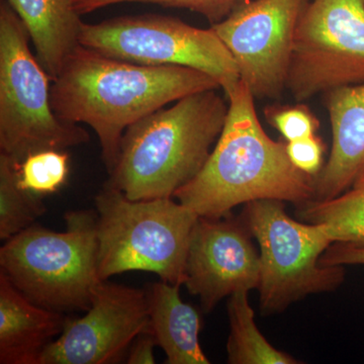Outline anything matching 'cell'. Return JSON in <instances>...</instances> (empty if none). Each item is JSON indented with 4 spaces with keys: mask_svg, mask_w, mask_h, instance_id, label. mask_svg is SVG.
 <instances>
[{
    "mask_svg": "<svg viewBox=\"0 0 364 364\" xmlns=\"http://www.w3.org/2000/svg\"><path fill=\"white\" fill-rule=\"evenodd\" d=\"M332 128L327 164L316 176L315 200H330L350 189L364 171V83L325 93Z\"/></svg>",
    "mask_w": 364,
    "mask_h": 364,
    "instance_id": "13",
    "label": "cell"
},
{
    "mask_svg": "<svg viewBox=\"0 0 364 364\" xmlns=\"http://www.w3.org/2000/svg\"><path fill=\"white\" fill-rule=\"evenodd\" d=\"M179 289L161 280L146 291L148 331L164 351L167 364H210L200 346L202 318L193 306L182 301Z\"/></svg>",
    "mask_w": 364,
    "mask_h": 364,
    "instance_id": "15",
    "label": "cell"
},
{
    "mask_svg": "<svg viewBox=\"0 0 364 364\" xmlns=\"http://www.w3.org/2000/svg\"><path fill=\"white\" fill-rule=\"evenodd\" d=\"M229 109L205 166L173 198L198 217L223 219L237 205L260 200L301 205L316 198V177L296 168L287 143L263 130L255 97L239 80L227 90Z\"/></svg>",
    "mask_w": 364,
    "mask_h": 364,
    "instance_id": "2",
    "label": "cell"
},
{
    "mask_svg": "<svg viewBox=\"0 0 364 364\" xmlns=\"http://www.w3.org/2000/svg\"><path fill=\"white\" fill-rule=\"evenodd\" d=\"M230 335L228 363L231 364H296L293 356L273 347L256 325L248 291L230 296L228 303Z\"/></svg>",
    "mask_w": 364,
    "mask_h": 364,
    "instance_id": "17",
    "label": "cell"
},
{
    "mask_svg": "<svg viewBox=\"0 0 364 364\" xmlns=\"http://www.w3.org/2000/svg\"><path fill=\"white\" fill-rule=\"evenodd\" d=\"M156 341L149 331L142 333L136 337L132 345L131 350L127 358L129 364H153L155 363L154 347Z\"/></svg>",
    "mask_w": 364,
    "mask_h": 364,
    "instance_id": "25",
    "label": "cell"
},
{
    "mask_svg": "<svg viewBox=\"0 0 364 364\" xmlns=\"http://www.w3.org/2000/svg\"><path fill=\"white\" fill-rule=\"evenodd\" d=\"M321 264L324 267L364 265V246L333 243L321 257Z\"/></svg>",
    "mask_w": 364,
    "mask_h": 364,
    "instance_id": "24",
    "label": "cell"
},
{
    "mask_svg": "<svg viewBox=\"0 0 364 364\" xmlns=\"http://www.w3.org/2000/svg\"><path fill=\"white\" fill-rule=\"evenodd\" d=\"M66 230L26 228L0 249V267L36 305L63 313L88 311L102 280L98 272L97 215H65Z\"/></svg>",
    "mask_w": 364,
    "mask_h": 364,
    "instance_id": "5",
    "label": "cell"
},
{
    "mask_svg": "<svg viewBox=\"0 0 364 364\" xmlns=\"http://www.w3.org/2000/svg\"><path fill=\"white\" fill-rule=\"evenodd\" d=\"M364 186V171L360 174V176L358 177V181H355L353 186ZM352 186V188H353Z\"/></svg>",
    "mask_w": 364,
    "mask_h": 364,
    "instance_id": "26",
    "label": "cell"
},
{
    "mask_svg": "<svg viewBox=\"0 0 364 364\" xmlns=\"http://www.w3.org/2000/svg\"><path fill=\"white\" fill-rule=\"evenodd\" d=\"M95 205L102 280L146 272L174 286L186 284L189 243L198 219L193 210L173 198L132 200L107 182Z\"/></svg>",
    "mask_w": 364,
    "mask_h": 364,
    "instance_id": "4",
    "label": "cell"
},
{
    "mask_svg": "<svg viewBox=\"0 0 364 364\" xmlns=\"http://www.w3.org/2000/svg\"><path fill=\"white\" fill-rule=\"evenodd\" d=\"M223 219L198 217L189 243L184 286L198 296L205 313L226 296L260 284V255L247 227L242 220Z\"/></svg>",
    "mask_w": 364,
    "mask_h": 364,
    "instance_id": "12",
    "label": "cell"
},
{
    "mask_svg": "<svg viewBox=\"0 0 364 364\" xmlns=\"http://www.w3.org/2000/svg\"><path fill=\"white\" fill-rule=\"evenodd\" d=\"M25 23L36 56L52 81L79 44L83 21L76 0H6Z\"/></svg>",
    "mask_w": 364,
    "mask_h": 364,
    "instance_id": "16",
    "label": "cell"
},
{
    "mask_svg": "<svg viewBox=\"0 0 364 364\" xmlns=\"http://www.w3.org/2000/svg\"><path fill=\"white\" fill-rule=\"evenodd\" d=\"M296 207L299 219L324 225L333 243L364 246V186H353L330 200H312Z\"/></svg>",
    "mask_w": 364,
    "mask_h": 364,
    "instance_id": "18",
    "label": "cell"
},
{
    "mask_svg": "<svg viewBox=\"0 0 364 364\" xmlns=\"http://www.w3.org/2000/svg\"><path fill=\"white\" fill-rule=\"evenodd\" d=\"M148 329L146 291L105 280L85 317L66 318L63 331L46 347L39 364L116 363Z\"/></svg>",
    "mask_w": 364,
    "mask_h": 364,
    "instance_id": "11",
    "label": "cell"
},
{
    "mask_svg": "<svg viewBox=\"0 0 364 364\" xmlns=\"http://www.w3.org/2000/svg\"><path fill=\"white\" fill-rule=\"evenodd\" d=\"M265 114L287 142L315 136L320 126L315 114L303 105L269 107Z\"/></svg>",
    "mask_w": 364,
    "mask_h": 364,
    "instance_id": "22",
    "label": "cell"
},
{
    "mask_svg": "<svg viewBox=\"0 0 364 364\" xmlns=\"http://www.w3.org/2000/svg\"><path fill=\"white\" fill-rule=\"evenodd\" d=\"M309 0H251L210 28L238 67L255 98H279L287 90L294 33Z\"/></svg>",
    "mask_w": 364,
    "mask_h": 364,
    "instance_id": "10",
    "label": "cell"
},
{
    "mask_svg": "<svg viewBox=\"0 0 364 364\" xmlns=\"http://www.w3.org/2000/svg\"><path fill=\"white\" fill-rule=\"evenodd\" d=\"M18 165L0 153V239L9 240L46 213L41 196L21 188Z\"/></svg>",
    "mask_w": 364,
    "mask_h": 364,
    "instance_id": "19",
    "label": "cell"
},
{
    "mask_svg": "<svg viewBox=\"0 0 364 364\" xmlns=\"http://www.w3.org/2000/svg\"><path fill=\"white\" fill-rule=\"evenodd\" d=\"M251 0H76L79 14L92 13L102 7L123 2H144L168 7H178L195 11L205 16L210 25L224 21L237 7Z\"/></svg>",
    "mask_w": 364,
    "mask_h": 364,
    "instance_id": "21",
    "label": "cell"
},
{
    "mask_svg": "<svg viewBox=\"0 0 364 364\" xmlns=\"http://www.w3.org/2000/svg\"><path fill=\"white\" fill-rule=\"evenodd\" d=\"M241 220L259 245L263 315L284 312L299 299L335 291L344 282L343 267L321 264L333 244L324 225L296 221L277 200L246 203Z\"/></svg>",
    "mask_w": 364,
    "mask_h": 364,
    "instance_id": "7",
    "label": "cell"
},
{
    "mask_svg": "<svg viewBox=\"0 0 364 364\" xmlns=\"http://www.w3.org/2000/svg\"><path fill=\"white\" fill-rule=\"evenodd\" d=\"M63 314L36 305L0 272V363L39 364L65 325Z\"/></svg>",
    "mask_w": 364,
    "mask_h": 364,
    "instance_id": "14",
    "label": "cell"
},
{
    "mask_svg": "<svg viewBox=\"0 0 364 364\" xmlns=\"http://www.w3.org/2000/svg\"><path fill=\"white\" fill-rule=\"evenodd\" d=\"M364 83V0H314L299 18L287 90L298 102Z\"/></svg>",
    "mask_w": 364,
    "mask_h": 364,
    "instance_id": "9",
    "label": "cell"
},
{
    "mask_svg": "<svg viewBox=\"0 0 364 364\" xmlns=\"http://www.w3.org/2000/svg\"><path fill=\"white\" fill-rule=\"evenodd\" d=\"M25 23L6 0L0 4V150L20 165L44 150L90 142L79 124L60 119L51 105L52 81L31 51Z\"/></svg>",
    "mask_w": 364,
    "mask_h": 364,
    "instance_id": "6",
    "label": "cell"
},
{
    "mask_svg": "<svg viewBox=\"0 0 364 364\" xmlns=\"http://www.w3.org/2000/svg\"><path fill=\"white\" fill-rule=\"evenodd\" d=\"M53 111L63 121L86 124L100 140L111 174L127 129L144 117L219 81L183 66H149L112 58L78 45L52 81Z\"/></svg>",
    "mask_w": 364,
    "mask_h": 364,
    "instance_id": "1",
    "label": "cell"
},
{
    "mask_svg": "<svg viewBox=\"0 0 364 364\" xmlns=\"http://www.w3.org/2000/svg\"><path fill=\"white\" fill-rule=\"evenodd\" d=\"M21 188L41 196L56 193L69 174V155L65 151L44 150L33 153L18 165Z\"/></svg>",
    "mask_w": 364,
    "mask_h": 364,
    "instance_id": "20",
    "label": "cell"
},
{
    "mask_svg": "<svg viewBox=\"0 0 364 364\" xmlns=\"http://www.w3.org/2000/svg\"><path fill=\"white\" fill-rule=\"evenodd\" d=\"M79 44L105 56L149 66H183L210 74L225 92L239 80L231 53L212 28L158 14L83 23Z\"/></svg>",
    "mask_w": 364,
    "mask_h": 364,
    "instance_id": "8",
    "label": "cell"
},
{
    "mask_svg": "<svg viewBox=\"0 0 364 364\" xmlns=\"http://www.w3.org/2000/svg\"><path fill=\"white\" fill-rule=\"evenodd\" d=\"M287 151L296 168L315 177L320 173L323 168L325 147L318 136L315 135L287 142Z\"/></svg>",
    "mask_w": 364,
    "mask_h": 364,
    "instance_id": "23",
    "label": "cell"
},
{
    "mask_svg": "<svg viewBox=\"0 0 364 364\" xmlns=\"http://www.w3.org/2000/svg\"><path fill=\"white\" fill-rule=\"evenodd\" d=\"M217 90L181 98L131 124L107 183L132 200L173 198L205 166L229 105Z\"/></svg>",
    "mask_w": 364,
    "mask_h": 364,
    "instance_id": "3",
    "label": "cell"
}]
</instances>
